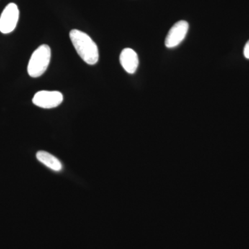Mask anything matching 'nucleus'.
<instances>
[{
  "label": "nucleus",
  "mask_w": 249,
  "mask_h": 249,
  "mask_svg": "<svg viewBox=\"0 0 249 249\" xmlns=\"http://www.w3.org/2000/svg\"><path fill=\"white\" fill-rule=\"evenodd\" d=\"M70 37L77 53L83 61L88 65H96L99 58V52L97 45L92 39L78 29L70 31Z\"/></svg>",
  "instance_id": "f257e3e1"
},
{
  "label": "nucleus",
  "mask_w": 249,
  "mask_h": 249,
  "mask_svg": "<svg viewBox=\"0 0 249 249\" xmlns=\"http://www.w3.org/2000/svg\"><path fill=\"white\" fill-rule=\"evenodd\" d=\"M51 49L48 45L40 46L31 55L28 65L29 76L37 78L43 74L48 68L51 60Z\"/></svg>",
  "instance_id": "f03ea898"
},
{
  "label": "nucleus",
  "mask_w": 249,
  "mask_h": 249,
  "mask_svg": "<svg viewBox=\"0 0 249 249\" xmlns=\"http://www.w3.org/2000/svg\"><path fill=\"white\" fill-rule=\"evenodd\" d=\"M19 15L17 5L14 3L8 4L0 16V31L4 34L14 31L18 24Z\"/></svg>",
  "instance_id": "7ed1b4c3"
},
{
  "label": "nucleus",
  "mask_w": 249,
  "mask_h": 249,
  "mask_svg": "<svg viewBox=\"0 0 249 249\" xmlns=\"http://www.w3.org/2000/svg\"><path fill=\"white\" fill-rule=\"evenodd\" d=\"M35 106L45 109L58 107L63 101V96L58 91H40L36 93L32 100Z\"/></svg>",
  "instance_id": "20e7f679"
},
{
  "label": "nucleus",
  "mask_w": 249,
  "mask_h": 249,
  "mask_svg": "<svg viewBox=\"0 0 249 249\" xmlns=\"http://www.w3.org/2000/svg\"><path fill=\"white\" fill-rule=\"evenodd\" d=\"M188 29L189 24L186 21L181 20L175 23L165 37V47L170 49L175 48L179 45L186 37Z\"/></svg>",
  "instance_id": "39448f33"
},
{
  "label": "nucleus",
  "mask_w": 249,
  "mask_h": 249,
  "mask_svg": "<svg viewBox=\"0 0 249 249\" xmlns=\"http://www.w3.org/2000/svg\"><path fill=\"white\" fill-rule=\"evenodd\" d=\"M120 63L123 68L130 74L135 73L139 66L138 55L133 49L125 48L120 55Z\"/></svg>",
  "instance_id": "423d86ee"
},
{
  "label": "nucleus",
  "mask_w": 249,
  "mask_h": 249,
  "mask_svg": "<svg viewBox=\"0 0 249 249\" xmlns=\"http://www.w3.org/2000/svg\"><path fill=\"white\" fill-rule=\"evenodd\" d=\"M36 158L39 161L53 171L58 172L62 170V163L60 160L49 152L39 151L36 154Z\"/></svg>",
  "instance_id": "0eeeda50"
},
{
  "label": "nucleus",
  "mask_w": 249,
  "mask_h": 249,
  "mask_svg": "<svg viewBox=\"0 0 249 249\" xmlns=\"http://www.w3.org/2000/svg\"><path fill=\"white\" fill-rule=\"evenodd\" d=\"M244 55L246 58L249 60V40L247 42L245 48H244Z\"/></svg>",
  "instance_id": "6e6552de"
}]
</instances>
